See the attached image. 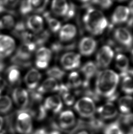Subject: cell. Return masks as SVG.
Listing matches in <instances>:
<instances>
[{
  "label": "cell",
  "mask_w": 133,
  "mask_h": 134,
  "mask_svg": "<svg viewBox=\"0 0 133 134\" xmlns=\"http://www.w3.org/2000/svg\"><path fill=\"white\" fill-rule=\"evenodd\" d=\"M119 75L114 71L106 70L98 73L95 84L96 92L98 96L108 98L109 102L117 98L115 95L119 83Z\"/></svg>",
  "instance_id": "1"
},
{
  "label": "cell",
  "mask_w": 133,
  "mask_h": 134,
  "mask_svg": "<svg viewBox=\"0 0 133 134\" xmlns=\"http://www.w3.org/2000/svg\"><path fill=\"white\" fill-rule=\"evenodd\" d=\"M83 20L87 30L95 35L102 34L108 26V21L104 14L93 7L88 8Z\"/></svg>",
  "instance_id": "2"
},
{
  "label": "cell",
  "mask_w": 133,
  "mask_h": 134,
  "mask_svg": "<svg viewBox=\"0 0 133 134\" xmlns=\"http://www.w3.org/2000/svg\"><path fill=\"white\" fill-rule=\"evenodd\" d=\"M37 47L33 42L23 43L19 47L15 54L11 58L13 65L19 68L29 67L32 65L31 58Z\"/></svg>",
  "instance_id": "3"
},
{
  "label": "cell",
  "mask_w": 133,
  "mask_h": 134,
  "mask_svg": "<svg viewBox=\"0 0 133 134\" xmlns=\"http://www.w3.org/2000/svg\"><path fill=\"white\" fill-rule=\"evenodd\" d=\"M74 108L82 117L89 119L94 117L96 110L94 100L88 97H83L78 100L75 104Z\"/></svg>",
  "instance_id": "4"
},
{
  "label": "cell",
  "mask_w": 133,
  "mask_h": 134,
  "mask_svg": "<svg viewBox=\"0 0 133 134\" xmlns=\"http://www.w3.org/2000/svg\"><path fill=\"white\" fill-rule=\"evenodd\" d=\"M16 129L21 134H31L33 131V121L31 115L26 110L18 113L16 121Z\"/></svg>",
  "instance_id": "5"
},
{
  "label": "cell",
  "mask_w": 133,
  "mask_h": 134,
  "mask_svg": "<svg viewBox=\"0 0 133 134\" xmlns=\"http://www.w3.org/2000/svg\"><path fill=\"white\" fill-rule=\"evenodd\" d=\"M114 55V52L111 47L104 45L99 49L96 54V65L106 68L110 65Z\"/></svg>",
  "instance_id": "6"
},
{
  "label": "cell",
  "mask_w": 133,
  "mask_h": 134,
  "mask_svg": "<svg viewBox=\"0 0 133 134\" xmlns=\"http://www.w3.org/2000/svg\"><path fill=\"white\" fill-rule=\"evenodd\" d=\"M16 44L11 37L0 35V60L10 56L14 51Z\"/></svg>",
  "instance_id": "7"
},
{
  "label": "cell",
  "mask_w": 133,
  "mask_h": 134,
  "mask_svg": "<svg viewBox=\"0 0 133 134\" xmlns=\"http://www.w3.org/2000/svg\"><path fill=\"white\" fill-rule=\"evenodd\" d=\"M81 63L80 56L74 52H67L61 58V63L66 70H72L79 67Z\"/></svg>",
  "instance_id": "8"
},
{
  "label": "cell",
  "mask_w": 133,
  "mask_h": 134,
  "mask_svg": "<svg viewBox=\"0 0 133 134\" xmlns=\"http://www.w3.org/2000/svg\"><path fill=\"white\" fill-rule=\"evenodd\" d=\"M12 97L15 103L22 110L26 109L29 104V93L23 88H15L12 92Z\"/></svg>",
  "instance_id": "9"
},
{
  "label": "cell",
  "mask_w": 133,
  "mask_h": 134,
  "mask_svg": "<svg viewBox=\"0 0 133 134\" xmlns=\"http://www.w3.org/2000/svg\"><path fill=\"white\" fill-rule=\"evenodd\" d=\"M98 114L102 120H112L118 115L116 107L112 102H108L99 106L97 109Z\"/></svg>",
  "instance_id": "10"
},
{
  "label": "cell",
  "mask_w": 133,
  "mask_h": 134,
  "mask_svg": "<svg viewBox=\"0 0 133 134\" xmlns=\"http://www.w3.org/2000/svg\"><path fill=\"white\" fill-rule=\"evenodd\" d=\"M114 36L115 40L121 45L127 48L131 46L133 37L128 29L124 27H119L115 30Z\"/></svg>",
  "instance_id": "11"
},
{
  "label": "cell",
  "mask_w": 133,
  "mask_h": 134,
  "mask_svg": "<svg viewBox=\"0 0 133 134\" xmlns=\"http://www.w3.org/2000/svg\"><path fill=\"white\" fill-rule=\"evenodd\" d=\"M97 47L96 40L89 37L83 38L79 42L78 49L81 54L89 56L94 53Z\"/></svg>",
  "instance_id": "12"
},
{
  "label": "cell",
  "mask_w": 133,
  "mask_h": 134,
  "mask_svg": "<svg viewBox=\"0 0 133 134\" xmlns=\"http://www.w3.org/2000/svg\"><path fill=\"white\" fill-rule=\"evenodd\" d=\"M58 123L60 128L65 131H68L72 128L76 123L74 113L71 110L62 112L59 116Z\"/></svg>",
  "instance_id": "13"
},
{
  "label": "cell",
  "mask_w": 133,
  "mask_h": 134,
  "mask_svg": "<svg viewBox=\"0 0 133 134\" xmlns=\"http://www.w3.org/2000/svg\"><path fill=\"white\" fill-rule=\"evenodd\" d=\"M41 78V74L37 70L32 68L29 70L24 77V82L29 91L35 90Z\"/></svg>",
  "instance_id": "14"
},
{
  "label": "cell",
  "mask_w": 133,
  "mask_h": 134,
  "mask_svg": "<svg viewBox=\"0 0 133 134\" xmlns=\"http://www.w3.org/2000/svg\"><path fill=\"white\" fill-rule=\"evenodd\" d=\"M26 25L27 29L37 34L43 30L44 27L43 18L39 15H32L27 18Z\"/></svg>",
  "instance_id": "15"
},
{
  "label": "cell",
  "mask_w": 133,
  "mask_h": 134,
  "mask_svg": "<svg viewBox=\"0 0 133 134\" xmlns=\"http://www.w3.org/2000/svg\"><path fill=\"white\" fill-rule=\"evenodd\" d=\"M130 12L128 7L119 6L116 8L112 15L111 22L113 24H119L126 22L130 16Z\"/></svg>",
  "instance_id": "16"
},
{
  "label": "cell",
  "mask_w": 133,
  "mask_h": 134,
  "mask_svg": "<svg viewBox=\"0 0 133 134\" xmlns=\"http://www.w3.org/2000/svg\"><path fill=\"white\" fill-rule=\"evenodd\" d=\"M43 106L47 111H51L54 113H59L63 107V102L59 96L54 95L47 98Z\"/></svg>",
  "instance_id": "17"
},
{
  "label": "cell",
  "mask_w": 133,
  "mask_h": 134,
  "mask_svg": "<svg viewBox=\"0 0 133 134\" xmlns=\"http://www.w3.org/2000/svg\"><path fill=\"white\" fill-rule=\"evenodd\" d=\"M77 34V29L75 26L67 24L61 28L59 33L60 41L69 42L72 40Z\"/></svg>",
  "instance_id": "18"
},
{
  "label": "cell",
  "mask_w": 133,
  "mask_h": 134,
  "mask_svg": "<svg viewBox=\"0 0 133 134\" xmlns=\"http://www.w3.org/2000/svg\"><path fill=\"white\" fill-rule=\"evenodd\" d=\"M20 68L16 65H11L5 71V76L7 82L11 86H14L20 83L21 82Z\"/></svg>",
  "instance_id": "19"
},
{
  "label": "cell",
  "mask_w": 133,
  "mask_h": 134,
  "mask_svg": "<svg viewBox=\"0 0 133 134\" xmlns=\"http://www.w3.org/2000/svg\"><path fill=\"white\" fill-rule=\"evenodd\" d=\"M59 86L57 80L49 77L46 79L37 90L42 94L47 92H58Z\"/></svg>",
  "instance_id": "20"
},
{
  "label": "cell",
  "mask_w": 133,
  "mask_h": 134,
  "mask_svg": "<svg viewBox=\"0 0 133 134\" xmlns=\"http://www.w3.org/2000/svg\"><path fill=\"white\" fill-rule=\"evenodd\" d=\"M69 4L64 0H55L52 1L51 9L53 14L59 16L64 17L68 11Z\"/></svg>",
  "instance_id": "21"
},
{
  "label": "cell",
  "mask_w": 133,
  "mask_h": 134,
  "mask_svg": "<svg viewBox=\"0 0 133 134\" xmlns=\"http://www.w3.org/2000/svg\"><path fill=\"white\" fill-rule=\"evenodd\" d=\"M87 129L91 134H95L99 132L105 127L104 121L101 118L93 117L87 121Z\"/></svg>",
  "instance_id": "22"
},
{
  "label": "cell",
  "mask_w": 133,
  "mask_h": 134,
  "mask_svg": "<svg viewBox=\"0 0 133 134\" xmlns=\"http://www.w3.org/2000/svg\"><path fill=\"white\" fill-rule=\"evenodd\" d=\"M119 110L123 114L130 113L133 109V98L129 95L124 96L119 100Z\"/></svg>",
  "instance_id": "23"
},
{
  "label": "cell",
  "mask_w": 133,
  "mask_h": 134,
  "mask_svg": "<svg viewBox=\"0 0 133 134\" xmlns=\"http://www.w3.org/2000/svg\"><path fill=\"white\" fill-rule=\"evenodd\" d=\"M97 66L94 62H88L82 66L81 69V72L85 77L86 82H88L97 73Z\"/></svg>",
  "instance_id": "24"
},
{
  "label": "cell",
  "mask_w": 133,
  "mask_h": 134,
  "mask_svg": "<svg viewBox=\"0 0 133 134\" xmlns=\"http://www.w3.org/2000/svg\"><path fill=\"white\" fill-rule=\"evenodd\" d=\"M43 16L48 24L51 31L54 33H58L62 27L61 22L56 18H53L50 13L45 12L43 13Z\"/></svg>",
  "instance_id": "25"
},
{
  "label": "cell",
  "mask_w": 133,
  "mask_h": 134,
  "mask_svg": "<svg viewBox=\"0 0 133 134\" xmlns=\"http://www.w3.org/2000/svg\"><path fill=\"white\" fill-rule=\"evenodd\" d=\"M116 65L120 71L122 76H123L129 71V62L128 58L124 54H118L116 57Z\"/></svg>",
  "instance_id": "26"
},
{
  "label": "cell",
  "mask_w": 133,
  "mask_h": 134,
  "mask_svg": "<svg viewBox=\"0 0 133 134\" xmlns=\"http://www.w3.org/2000/svg\"><path fill=\"white\" fill-rule=\"evenodd\" d=\"M69 42H63L57 41L54 42L51 45V51L56 54H59L64 51H67L73 49L74 44L68 43Z\"/></svg>",
  "instance_id": "27"
},
{
  "label": "cell",
  "mask_w": 133,
  "mask_h": 134,
  "mask_svg": "<svg viewBox=\"0 0 133 134\" xmlns=\"http://www.w3.org/2000/svg\"><path fill=\"white\" fill-rule=\"evenodd\" d=\"M50 37V34L47 30H43L40 33L33 35V42L37 47H41L49 40Z\"/></svg>",
  "instance_id": "28"
},
{
  "label": "cell",
  "mask_w": 133,
  "mask_h": 134,
  "mask_svg": "<svg viewBox=\"0 0 133 134\" xmlns=\"http://www.w3.org/2000/svg\"><path fill=\"white\" fill-rule=\"evenodd\" d=\"M104 134H125L123 128L118 120L105 126L104 129Z\"/></svg>",
  "instance_id": "29"
},
{
  "label": "cell",
  "mask_w": 133,
  "mask_h": 134,
  "mask_svg": "<svg viewBox=\"0 0 133 134\" xmlns=\"http://www.w3.org/2000/svg\"><path fill=\"white\" fill-rule=\"evenodd\" d=\"M82 83L81 77L79 74L74 71L69 75L66 85L69 88H77L81 85Z\"/></svg>",
  "instance_id": "30"
},
{
  "label": "cell",
  "mask_w": 133,
  "mask_h": 134,
  "mask_svg": "<svg viewBox=\"0 0 133 134\" xmlns=\"http://www.w3.org/2000/svg\"><path fill=\"white\" fill-rule=\"evenodd\" d=\"M52 56V52L51 49L46 47H40L37 51L36 60H43L49 62Z\"/></svg>",
  "instance_id": "31"
},
{
  "label": "cell",
  "mask_w": 133,
  "mask_h": 134,
  "mask_svg": "<svg viewBox=\"0 0 133 134\" xmlns=\"http://www.w3.org/2000/svg\"><path fill=\"white\" fill-rule=\"evenodd\" d=\"M121 126L123 125L127 129V131L133 129V113L123 114L117 120Z\"/></svg>",
  "instance_id": "32"
},
{
  "label": "cell",
  "mask_w": 133,
  "mask_h": 134,
  "mask_svg": "<svg viewBox=\"0 0 133 134\" xmlns=\"http://www.w3.org/2000/svg\"><path fill=\"white\" fill-rule=\"evenodd\" d=\"M13 104L10 98L7 95L0 96V113L7 114L11 110Z\"/></svg>",
  "instance_id": "33"
},
{
  "label": "cell",
  "mask_w": 133,
  "mask_h": 134,
  "mask_svg": "<svg viewBox=\"0 0 133 134\" xmlns=\"http://www.w3.org/2000/svg\"><path fill=\"white\" fill-rule=\"evenodd\" d=\"M46 74L51 78H53L56 80H62L65 75V71L57 66L51 67L48 69Z\"/></svg>",
  "instance_id": "34"
},
{
  "label": "cell",
  "mask_w": 133,
  "mask_h": 134,
  "mask_svg": "<svg viewBox=\"0 0 133 134\" xmlns=\"http://www.w3.org/2000/svg\"><path fill=\"white\" fill-rule=\"evenodd\" d=\"M122 90L126 94H133V78L130 76H123Z\"/></svg>",
  "instance_id": "35"
},
{
  "label": "cell",
  "mask_w": 133,
  "mask_h": 134,
  "mask_svg": "<svg viewBox=\"0 0 133 134\" xmlns=\"http://www.w3.org/2000/svg\"><path fill=\"white\" fill-rule=\"evenodd\" d=\"M33 11L40 13H43L49 3V1H31Z\"/></svg>",
  "instance_id": "36"
},
{
  "label": "cell",
  "mask_w": 133,
  "mask_h": 134,
  "mask_svg": "<svg viewBox=\"0 0 133 134\" xmlns=\"http://www.w3.org/2000/svg\"><path fill=\"white\" fill-rule=\"evenodd\" d=\"M2 23L3 29H13L15 25V19L12 15L7 14L4 15L1 19H0Z\"/></svg>",
  "instance_id": "37"
},
{
  "label": "cell",
  "mask_w": 133,
  "mask_h": 134,
  "mask_svg": "<svg viewBox=\"0 0 133 134\" xmlns=\"http://www.w3.org/2000/svg\"><path fill=\"white\" fill-rule=\"evenodd\" d=\"M19 10L21 14L26 16L33 12L31 1H23L21 2Z\"/></svg>",
  "instance_id": "38"
},
{
  "label": "cell",
  "mask_w": 133,
  "mask_h": 134,
  "mask_svg": "<svg viewBox=\"0 0 133 134\" xmlns=\"http://www.w3.org/2000/svg\"><path fill=\"white\" fill-rule=\"evenodd\" d=\"M92 4L99 5L103 9H107L111 6L113 2L111 1H91Z\"/></svg>",
  "instance_id": "39"
},
{
  "label": "cell",
  "mask_w": 133,
  "mask_h": 134,
  "mask_svg": "<svg viewBox=\"0 0 133 134\" xmlns=\"http://www.w3.org/2000/svg\"><path fill=\"white\" fill-rule=\"evenodd\" d=\"M76 12V7L73 3L69 4L68 11L66 15L64 17V20L66 21L69 20L72 18L75 15Z\"/></svg>",
  "instance_id": "40"
},
{
  "label": "cell",
  "mask_w": 133,
  "mask_h": 134,
  "mask_svg": "<svg viewBox=\"0 0 133 134\" xmlns=\"http://www.w3.org/2000/svg\"><path fill=\"white\" fill-rule=\"evenodd\" d=\"M64 102L68 106H70L74 104L75 101V98L73 95L70 94L69 92L66 93L62 95Z\"/></svg>",
  "instance_id": "41"
},
{
  "label": "cell",
  "mask_w": 133,
  "mask_h": 134,
  "mask_svg": "<svg viewBox=\"0 0 133 134\" xmlns=\"http://www.w3.org/2000/svg\"><path fill=\"white\" fill-rule=\"evenodd\" d=\"M58 92H59L60 95L62 96L63 94L69 92V88L66 85L61 84L59 86V88Z\"/></svg>",
  "instance_id": "42"
},
{
  "label": "cell",
  "mask_w": 133,
  "mask_h": 134,
  "mask_svg": "<svg viewBox=\"0 0 133 134\" xmlns=\"http://www.w3.org/2000/svg\"><path fill=\"white\" fill-rule=\"evenodd\" d=\"M46 131L44 129H38L35 131L33 134H47Z\"/></svg>",
  "instance_id": "43"
},
{
  "label": "cell",
  "mask_w": 133,
  "mask_h": 134,
  "mask_svg": "<svg viewBox=\"0 0 133 134\" xmlns=\"http://www.w3.org/2000/svg\"><path fill=\"white\" fill-rule=\"evenodd\" d=\"M5 68V64L2 60H0V75L3 72Z\"/></svg>",
  "instance_id": "44"
},
{
  "label": "cell",
  "mask_w": 133,
  "mask_h": 134,
  "mask_svg": "<svg viewBox=\"0 0 133 134\" xmlns=\"http://www.w3.org/2000/svg\"><path fill=\"white\" fill-rule=\"evenodd\" d=\"M128 8L130 10V14L133 15V1L130 2L129 4V7Z\"/></svg>",
  "instance_id": "45"
},
{
  "label": "cell",
  "mask_w": 133,
  "mask_h": 134,
  "mask_svg": "<svg viewBox=\"0 0 133 134\" xmlns=\"http://www.w3.org/2000/svg\"><path fill=\"white\" fill-rule=\"evenodd\" d=\"M4 120L2 117L0 116V132L1 131L3 125Z\"/></svg>",
  "instance_id": "46"
},
{
  "label": "cell",
  "mask_w": 133,
  "mask_h": 134,
  "mask_svg": "<svg viewBox=\"0 0 133 134\" xmlns=\"http://www.w3.org/2000/svg\"><path fill=\"white\" fill-rule=\"evenodd\" d=\"M77 134H89L88 132H87L86 131H80Z\"/></svg>",
  "instance_id": "47"
},
{
  "label": "cell",
  "mask_w": 133,
  "mask_h": 134,
  "mask_svg": "<svg viewBox=\"0 0 133 134\" xmlns=\"http://www.w3.org/2000/svg\"><path fill=\"white\" fill-rule=\"evenodd\" d=\"M47 134H60L58 131H52L51 132L48 133Z\"/></svg>",
  "instance_id": "48"
},
{
  "label": "cell",
  "mask_w": 133,
  "mask_h": 134,
  "mask_svg": "<svg viewBox=\"0 0 133 134\" xmlns=\"http://www.w3.org/2000/svg\"><path fill=\"white\" fill-rule=\"evenodd\" d=\"M4 89V88L0 84V94H1L2 91Z\"/></svg>",
  "instance_id": "49"
},
{
  "label": "cell",
  "mask_w": 133,
  "mask_h": 134,
  "mask_svg": "<svg viewBox=\"0 0 133 134\" xmlns=\"http://www.w3.org/2000/svg\"><path fill=\"white\" fill-rule=\"evenodd\" d=\"M2 29H3V26H2V23H1V21H0V31Z\"/></svg>",
  "instance_id": "50"
},
{
  "label": "cell",
  "mask_w": 133,
  "mask_h": 134,
  "mask_svg": "<svg viewBox=\"0 0 133 134\" xmlns=\"http://www.w3.org/2000/svg\"><path fill=\"white\" fill-rule=\"evenodd\" d=\"M131 58L133 61V49L132 50L131 52Z\"/></svg>",
  "instance_id": "51"
},
{
  "label": "cell",
  "mask_w": 133,
  "mask_h": 134,
  "mask_svg": "<svg viewBox=\"0 0 133 134\" xmlns=\"http://www.w3.org/2000/svg\"><path fill=\"white\" fill-rule=\"evenodd\" d=\"M132 75H133V71H132Z\"/></svg>",
  "instance_id": "52"
}]
</instances>
